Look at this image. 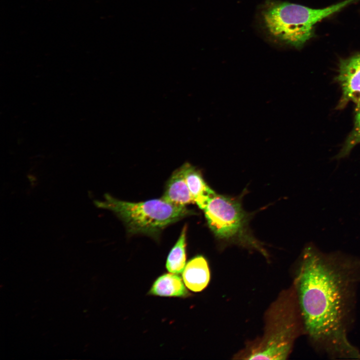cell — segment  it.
I'll return each mask as SVG.
<instances>
[{"label": "cell", "instance_id": "9", "mask_svg": "<svg viewBox=\"0 0 360 360\" xmlns=\"http://www.w3.org/2000/svg\"><path fill=\"white\" fill-rule=\"evenodd\" d=\"M184 280L178 274L165 273L158 277L148 292V294L163 297L186 298L190 296Z\"/></svg>", "mask_w": 360, "mask_h": 360}, {"label": "cell", "instance_id": "3", "mask_svg": "<svg viewBox=\"0 0 360 360\" xmlns=\"http://www.w3.org/2000/svg\"><path fill=\"white\" fill-rule=\"evenodd\" d=\"M352 2L346 0L322 8L274 2L265 7L262 18L266 30L273 38L300 48L314 36L316 24Z\"/></svg>", "mask_w": 360, "mask_h": 360}, {"label": "cell", "instance_id": "8", "mask_svg": "<svg viewBox=\"0 0 360 360\" xmlns=\"http://www.w3.org/2000/svg\"><path fill=\"white\" fill-rule=\"evenodd\" d=\"M162 198L179 206L195 203L186 180L184 164L172 172Z\"/></svg>", "mask_w": 360, "mask_h": 360}, {"label": "cell", "instance_id": "11", "mask_svg": "<svg viewBox=\"0 0 360 360\" xmlns=\"http://www.w3.org/2000/svg\"><path fill=\"white\" fill-rule=\"evenodd\" d=\"M186 226H184L168 256L166 268L170 272L179 274L183 272L186 265Z\"/></svg>", "mask_w": 360, "mask_h": 360}, {"label": "cell", "instance_id": "4", "mask_svg": "<svg viewBox=\"0 0 360 360\" xmlns=\"http://www.w3.org/2000/svg\"><path fill=\"white\" fill-rule=\"evenodd\" d=\"M105 198L104 202H96V205L116 213L129 234H144L156 239L166 227L195 214L186 206L175 205L162 198L138 202L119 200L109 194Z\"/></svg>", "mask_w": 360, "mask_h": 360}, {"label": "cell", "instance_id": "1", "mask_svg": "<svg viewBox=\"0 0 360 360\" xmlns=\"http://www.w3.org/2000/svg\"><path fill=\"white\" fill-rule=\"evenodd\" d=\"M294 286L304 330L316 352L332 359L360 360L349 338L360 286V258L324 252L314 244L298 260Z\"/></svg>", "mask_w": 360, "mask_h": 360}, {"label": "cell", "instance_id": "2", "mask_svg": "<svg viewBox=\"0 0 360 360\" xmlns=\"http://www.w3.org/2000/svg\"><path fill=\"white\" fill-rule=\"evenodd\" d=\"M263 335L247 344L236 358L286 360L294 344L304 334L303 322L294 286L282 292L268 308Z\"/></svg>", "mask_w": 360, "mask_h": 360}, {"label": "cell", "instance_id": "12", "mask_svg": "<svg viewBox=\"0 0 360 360\" xmlns=\"http://www.w3.org/2000/svg\"><path fill=\"white\" fill-rule=\"evenodd\" d=\"M359 144H360V106H357L355 112L353 130L336 158H341L346 156L354 146Z\"/></svg>", "mask_w": 360, "mask_h": 360}, {"label": "cell", "instance_id": "6", "mask_svg": "<svg viewBox=\"0 0 360 360\" xmlns=\"http://www.w3.org/2000/svg\"><path fill=\"white\" fill-rule=\"evenodd\" d=\"M336 80L342 90L337 108H342L350 102L360 106V52L340 60Z\"/></svg>", "mask_w": 360, "mask_h": 360}, {"label": "cell", "instance_id": "7", "mask_svg": "<svg viewBox=\"0 0 360 360\" xmlns=\"http://www.w3.org/2000/svg\"><path fill=\"white\" fill-rule=\"evenodd\" d=\"M210 276L208 262L201 255L190 260L182 272L185 285L194 292H200L204 290L209 283Z\"/></svg>", "mask_w": 360, "mask_h": 360}, {"label": "cell", "instance_id": "10", "mask_svg": "<svg viewBox=\"0 0 360 360\" xmlns=\"http://www.w3.org/2000/svg\"><path fill=\"white\" fill-rule=\"evenodd\" d=\"M186 180L194 202L204 210L216 194L207 184L200 172L189 164H184Z\"/></svg>", "mask_w": 360, "mask_h": 360}, {"label": "cell", "instance_id": "5", "mask_svg": "<svg viewBox=\"0 0 360 360\" xmlns=\"http://www.w3.org/2000/svg\"><path fill=\"white\" fill-rule=\"evenodd\" d=\"M203 210L208 226L216 238L252 246L267 256L262 248L246 235V216L238 202L216 194Z\"/></svg>", "mask_w": 360, "mask_h": 360}]
</instances>
